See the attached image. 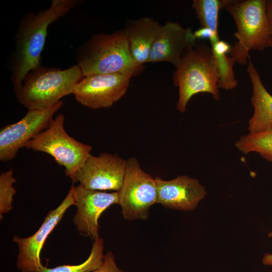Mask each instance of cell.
Segmentation results:
<instances>
[{
    "instance_id": "1",
    "label": "cell",
    "mask_w": 272,
    "mask_h": 272,
    "mask_svg": "<svg viewBox=\"0 0 272 272\" xmlns=\"http://www.w3.org/2000/svg\"><path fill=\"white\" fill-rule=\"evenodd\" d=\"M79 3L78 0H52L49 7L37 13L29 12L21 19L15 36V49L10 64V79L15 92L26 75L41 65V53L49 26Z\"/></svg>"
},
{
    "instance_id": "28",
    "label": "cell",
    "mask_w": 272,
    "mask_h": 272,
    "mask_svg": "<svg viewBox=\"0 0 272 272\" xmlns=\"http://www.w3.org/2000/svg\"><path fill=\"white\" fill-rule=\"evenodd\" d=\"M268 237L270 238H272V229L268 233Z\"/></svg>"
},
{
    "instance_id": "21",
    "label": "cell",
    "mask_w": 272,
    "mask_h": 272,
    "mask_svg": "<svg viewBox=\"0 0 272 272\" xmlns=\"http://www.w3.org/2000/svg\"><path fill=\"white\" fill-rule=\"evenodd\" d=\"M16 179L13 177V171L9 169L0 175V215L8 213L12 207L13 196L16 193L13 184Z\"/></svg>"
},
{
    "instance_id": "24",
    "label": "cell",
    "mask_w": 272,
    "mask_h": 272,
    "mask_svg": "<svg viewBox=\"0 0 272 272\" xmlns=\"http://www.w3.org/2000/svg\"><path fill=\"white\" fill-rule=\"evenodd\" d=\"M211 46L215 55L226 54L229 53L231 47L228 43L220 40L211 44Z\"/></svg>"
},
{
    "instance_id": "8",
    "label": "cell",
    "mask_w": 272,
    "mask_h": 272,
    "mask_svg": "<svg viewBox=\"0 0 272 272\" xmlns=\"http://www.w3.org/2000/svg\"><path fill=\"white\" fill-rule=\"evenodd\" d=\"M62 101L43 109H29L18 122L7 125L0 130V161L7 162L16 156L26 143L46 129Z\"/></svg>"
},
{
    "instance_id": "16",
    "label": "cell",
    "mask_w": 272,
    "mask_h": 272,
    "mask_svg": "<svg viewBox=\"0 0 272 272\" xmlns=\"http://www.w3.org/2000/svg\"><path fill=\"white\" fill-rule=\"evenodd\" d=\"M247 71L252 84L251 102L253 107L248 130L249 133L259 132L272 128V95L264 86L250 56Z\"/></svg>"
},
{
    "instance_id": "26",
    "label": "cell",
    "mask_w": 272,
    "mask_h": 272,
    "mask_svg": "<svg viewBox=\"0 0 272 272\" xmlns=\"http://www.w3.org/2000/svg\"><path fill=\"white\" fill-rule=\"evenodd\" d=\"M263 264L272 266V253H265L262 259Z\"/></svg>"
},
{
    "instance_id": "2",
    "label": "cell",
    "mask_w": 272,
    "mask_h": 272,
    "mask_svg": "<svg viewBox=\"0 0 272 272\" xmlns=\"http://www.w3.org/2000/svg\"><path fill=\"white\" fill-rule=\"evenodd\" d=\"M76 61L85 77L118 73L132 77L140 75L145 66L134 61L124 29L92 35L77 49Z\"/></svg>"
},
{
    "instance_id": "3",
    "label": "cell",
    "mask_w": 272,
    "mask_h": 272,
    "mask_svg": "<svg viewBox=\"0 0 272 272\" xmlns=\"http://www.w3.org/2000/svg\"><path fill=\"white\" fill-rule=\"evenodd\" d=\"M84 77L77 64L64 70L41 65L26 75L16 96L28 110L45 109L73 94L75 86Z\"/></svg>"
},
{
    "instance_id": "19",
    "label": "cell",
    "mask_w": 272,
    "mask_h": 272,
    "mask_svg": "<svg viewBox=\"0 0 272 272\" xmlns=\"http://www.w3.org/2000/svg\"><path fill=\"white\" fill-rule=\"evenodd\" d=\"M103 249V240L99 238L95 240L89 257L82 263L63 265L54 268H48L42 265L38 272H92L102 263L104 256Z\"/></svg>"
},
{
    "instance_id": "22",
    "label": "cell",
    "mask_w": 272,
    "mask_h": 272,
    "mask_svg": "<svg viewBox=\"0 0 272 272\" xmlns=\"http://www.w3.org/2000/svg\"><path fill=\"white\" fill-rule=\"evenodd\" d=\"M92 272H122L115 262L114 257L110 251L106 253L103 257L102 264Z\"/></svg>"
},
{
    "instance_id": "6",
    "label": "cell",
    "mask_w": 272,
    "mask_h": 272,
    "mask_svg": "<svg viewBox=\"0 0 272 272\" xmlns=\"http://www.w3.org/2000/svg\"><path fill=\"white\" fill-rule=\"evenodd\" d=\"M64 122V116L60 113L46 129L28 141L25 147L52 156L58 165L64 167L65 175L72 179L90 155L92 147L68 134Z\"/></svg>"
},
{
    "instance_id": "14",
    "label": "cell",
    "mask_w": 272,
    "mask_h": 272,
    "mask_svg": "<svg viewBox=\"0 0 272 272\" xmlns=\"http://www.w3.org/2000/svg\"><path fill=\"white\" fill-rule=\"evenodd\" d=\"M157 198L156 203L167 208L188 211L194 209L207 194L199 180L179 175L170 180L155 178Z\"/></svg>"
},
{
    "instance_id": "5",
    "label": "cell",
    "mask_w": 272,
    "mask_h": 272,
    "mask_svg": "<svg viewBox=\"0 0 272 272\" xmlns=\"http://www.w3.org/2000/svg\"><path fill=\"white\" fill-rule=\"evenodd\" d=\"M266 0H231L225 9L235 21L237 41L229 53L241 65L248 64L249 52L269 47L271 36L265 11Z\"/></svg>"
},
{
    "instance_id": "15",
    "label": "cell",
    "mask_w": 272,
    "mask_h": 272,
    "mask_svg": "<svg viewBox=\"0 0 272 272\" xmlns=\"http://www.w3.org/2000/svg\"><path fill=\"white\" fill-rule=\"evenodd\" d=\"M158 21L149 17L127 19L124 28L131 55L139 66L148 62L152 46L162 27Z\"/></svg>"
},
{
    "instance_id": "20",
    "label": "cell",
    "mask_w": 272,
    "mask_h": 272,
    "mask_svg": "<svg viewBox=\"0 0 272 272\" xmlns=\"http://www.w3.org/2000/svg\"><path fill=\"white\" fill-rule=\"evenodd\" d=\"M214 55L218 69L219 88L227 90L235 88L237 85L233 70L235 60L227 54Z\"/></svg>"
},
{
    "instance_id": "12",
    "label": "cell",
    "mask_w": 272,
    "mask_h": 272,
    "mask_svg": "<svg viewBox=\"0 0 272 272\" xmlns=\"http://www.w3.org/2000/svg\"><path fill=\"white\" fill-rule=\"evenodd\" d=\"M74 197L77 210L73 222L78 230L94 240L98 239L99 219L109 206L119 204L118 192L93 190L79 185L74 186Z\"/></svg>"
},
{
    "instance_id": "13",
    "label": "cell",
    "mask_w": 272,
    "mask_h": 272,
    "mask_svg": "<svg viewBox=\"0 0 272 272\" xmlns=\"http://www.w3.org/2000/svg\"><path fill=\"white\" fill-rule=\"evenodd\" d=\"M196 44L191 29L168 21L162 25L152 46L148 62L167 61L175 68Z\"/></svg>"
},
{
    "instance_id": "4",
    "label": "cell",
    "mask_w": 272,
    "mask_h": 272,
    "mask_svg": "<svg viewBox=\"0 0 272 272\" xmlns=\"http://www.w3.org/2000/svg\"><path fill=\"white\" fill-rule=\"evenodd\" d=\"M173 81L175 86L178 88L176 108L181 113L186 111L189 101L198 93H210L216 100H219L218 69L211 46L196 43L176 68Z\"/></svg>"
},
{
    "instance_id": "9",
    "label": "cell",
    "mask_w": 272,
    "mask_h": 272,
    "mask_svg": "<svg viewBox=\"0 0 272 272\" xmlns=\"http://www.w3.org/2000/svg\"><path fill=\"white\" fill-rule=\"evenodd\" d=\"M131 78L118 73L88 75L75 86L73 94L79 103L90 109L108 108L124 95Z\"/></svg>"
},
{
    "instance_id": "23",
    "label": "cell",
    "mask_w": 272,
    "mask_h": 272,
    "mask_svg": "<svg viewBox=\"0 0 272 272\" xmlns=\"http://www.w3.org/2000/svg\"><path fill=\"white\" fill-rule=\"evenodd\" d=\"M193 34L196 40L197 39H208L210 40V44L220 40L218 33H216L206 27H200L193 32Z\"/></svg>"
},
{
    "instance_id": "7",
    "label": "cell",
    "mask_w": 272,
    "mask_h": 272,
    "mask_svg": "<svg viewBox=\"0 0 272 272\" xmlns=\"http://www.w3.org/2000/svg\"><path fill=\"white\" fill-rule=\"evenodd\" d=\"M117 192L123 217L128 220L147 218L150 207L157 201L155 179L141 168L134 157L127 160L122 185Z\"/></svg>"
},
{
    "instance_id": "11",
    "label": "cell",
    "mask_w": 272,
    "mask_h": 272,
    "mask_svg": "<svg viewBox=\"0 0 272 272\" xmlns=\"http://www.w3.org/2000/svg\"><path fill=\"white\" fill-rule=\"evenodd\" d=\"M74 184L61 203L49 212L39 229L33 235L27 238L15 236L13 241L18 246L17 267L21 272H38L41 266L40 254L44 242L66 210L75 205Z\"/></svg>"
},
{
    "instance_id": "17",
    "label": "cell",
    "mask_w": 272,
    "mask_h": 272,
    "mask_svg": "<svg viewBox=\"0 0 272 272\" xmlns=\"http://www.w3.org/2000/svg\"><path fill=\"white\" fill-rule=\"evenodd\" d=\"M235 145L244 154L255 152L272 162V128L243 135Z\"/></svg>"
},
{
    "instance_id": "27",
    "label": "cell",
    "mask_w": 272,
    "mask_h": 272,
    "mask_svg": "<svg viewBox=\"0 0 272 272\" xmlns=\"http://www.w3.org/2000/svg\"><path fill=\"white\" fill-rule=\"evenodd\" d=\"M269 47H271L272 49V36H270L269 40Z\"/></svg>"
},
{
    "instance_id": "10",
    "label": "cell",
    "mask_w": 272,
    "mask_h": 272,
    "mask_svg": "<svg viewBox=\"0 0 272 272\" xmlns=\"http://www.w3.org/2000/svg\"><path fill=\"white\" fill-rule=\"evenodd\" d=\"M127 160L116 154L90 155L72 179L73 183L98 191H118L122 185Z\"/></svg>"
},
{
    "instance_id": "18",
    "label": "cell",
    "mask_w": 272,
    "mask_h": 272,
    "mask_svg": "<svg viewBox=\"0 0 272 272\" xmlns=\"http://www.w3.org/2000/svg\"><path fill=\"white\" fill-rule=\"evenodd\" d=\"M231 0H193L194 9L201 27L208 28L218 33V20L220 10L225 9Z\"/></svg>"
},
{
    "instance_id": "25",
    "label": "cell",
    "mask_w": 272,
    "mask_h": 272,
    "mask_svg": "<svg viewBox=\"0 0 272 272\" xmlns=\"http://www.w3.org/2000/svg\"><path fill=\"white\" fill-rule=\"evenodd\" d=\"M265 11L270 34L272 36V0H266Z\"/></svg>"
}]
</instances>
